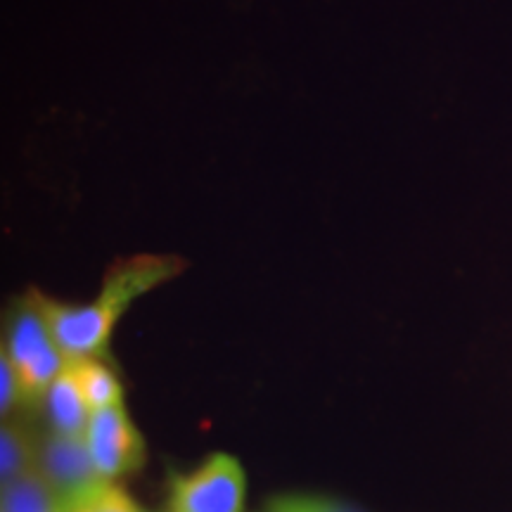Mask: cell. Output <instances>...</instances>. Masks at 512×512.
I'll return each instance as SVG.
<instances>
[{"label": "cell", "mask_w": 512, "mask_h": 512, "mask_svg": "<svg viewBox=\"0 0 512 512\" xmlns=\"http://www.w3.org/2000/svg\"><path fill=\"white\" fill-rule=\"evenodd\" d=\"M185 261L171 254H136L110 266L98 297L88 304H64L41 292V306L55 342L72 361L105 354L119 318L136 299L181 275Z\"/></svg>", "instance_id": "cell-1"}, {"label": "cell", "mask_w": 512, "mask_h": 512, "mask_svg": "<svg viewBox=\"0 0 512 512\" xmlns=\"http://www.w3.org/2000/svg\"><path fill=\"white\" fill-rule=\"evenodd\" d=\"M0 349L12 358L22 375L29 403L43 399L50 384L72 363V358L55 342L46 311L41 306V292L36 287H29L22 297L12 302L5 316V337Z\"/></svg>", "instance_id": "cell-2"}, {"label": "cell", "mask_w": 512, "mask_h": 512, "mask_svg": "<svg viewBox=\"0 0 512 512\" xmlns=\"http://www.w3.org/2000/svg\"><path fill=\"white\" fill-rule=\"evenodd\" d=\"M247 477L230 453H211L192 472L171 479L169 512H242Z\"/></svg>", "instance_id": "cell-3"}, {"label": "cell", "mask_w": 512, "mask_h": 512, "mask_svg": "<svg viewBox=\"0 0 512 512\" xmlns=\"http://www.w3.org/2000/svg\"><path fill=\"white\" fill-rule=\"evenodd\" d=\"M36 470L76 510H81L95 491L107 484L93 463L86 437H69L55 430L43 432L36 439Z\"/></svg>", "instance_id": "cell-4"}, {"label": "cell", "mask_w": 512, "mask_h": 512, "mask_svg": "<svg viewBox=\"0 0 512 512\" xmlns=\"http://www.w3.org/2000/svg\"><path fill=\"white\" fill-rule=\"evenodd\" d=\"M86 444L105 482L131 475L145 463V439L128 418L124 406L93 411L86 430Z\"/></svg>", "instance_id": "cell-5"}, {"label": "cell", "mask_w": 512, "mask_h": 512, "mask_svg": "<svg viewBox=\"0 0 512 512\" xmlns=\"http://www.w3.org/2000/svg\"><path fill=\"white\" fill-rule=\"evenodd\" d=\"M43 406H46L50 430L69 434V437H86L93 411L79 387L74 361L62 370L60 377L43 394Z\"/></svg>", "instance_id": "cell-6"}, {"label": "cell", "mask_w": 512, "mask_h": 512, "mask_svg": "<svg viewBox=\"0 0 512 512\" xmlns=\"http://www.w3.org/2000/svg\"><path fill=\"white\" fill-rule=\"evenodd\" d=\"M0 512H79L41 472L31 470L3 486Z\"/></svg>", "instance_id": "cell-7"}, {"label": "cell", "mask_w": 512, "mask_h": 512, "mask_svg": "<svg viewBox=\"0 0 512 512\" xmlns=\"http://www.w3.org/2000/svg\"><path fill=\"white\" fill-rule=\"evenodd\" d=\"M76 377H79V387L86 396L91 411H102V408L124 406V387H121L119 377L114 370L102 361V356L79 358L74 361Z\"/></svg>", "instance_id": "cell-8"}, {"label": "cell", "mask_w": 512, "mask_h": 512, "mask_svg": "<svg viewBox=\"0 0 512 512\" xmlns=\"http://www.w3.org/2000/svg\"><path fill=\"white\" fill-rule=\"evenodd\" d=\"M36 467V439L24 425L3 420L0 427V484L8 486Z\"/></svg>", "instance_id": "cell-9"}, {"label": "cell", "mask_w": 512, "mask_h": 512, "mask_svg": "<svg viewBox=\"0 0 512 512\" xmlns=\"http://www.w3.org/2000/svg\"><path fill=\"white\" fill-rule=\"evenodd\" d=\"M27 401V392H24L22 375L12 363V358L0 349V415L3 420H10V415L24 406Z\"/></svg>", "instance_id": "cell-10"}, {"label": "cell", "mask_w": 512, "mask_h": 512, "mask_svg": "<svg viewBox=\"0 0 512 512\" xmlns=\"http://www.w3.org/2000/svg\"><path fill=\"white\" fill-rule=\"evenodd\" d=\"M266 512H356L349 505L323 496H275L266 503Z\"/></svg>", "instance_id": "cell-11"}, {"label": "cell", "mask_w": 512, "mask_h": 512, "mask_svg": "<svg viewBox=\"0 0 512 512\" xmlns=\"http://www.w3.org/2000/svg\"><path fill=\"white\" fill-rule=\"evenodd\" d=\"M83 512H143V508L126 494L124 489L107 482L95 491L91 501L81 508Z\"/></svg>", "instance_id": "cell-12"}, {"label": "cell", "mask_w": 512, "mask_h": 512, "mask_svg": "<svg viewBox=\"0 0 512 512\" xmlns=\"http://www.w3.org/2000/svg\"><path fill=\"white\" fill-rule=\"evenodd\" d=\"M79 512H83V510H79Z\"/></svg>", "instance_id": "cell-13"}]
</instances>
